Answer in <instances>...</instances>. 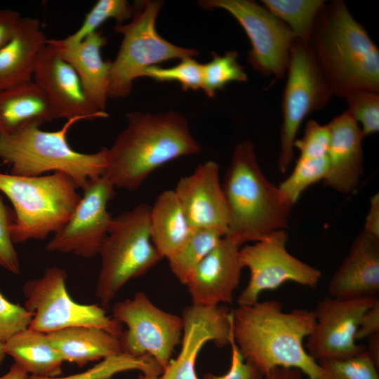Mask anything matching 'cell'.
<instances>
[{"mask_svg": "<svg viewBox=\"0 0 379 379\" xmlns=\"http://www.w3.org/2000/svg\"><path fill=\"white\" fill-rule=\"evenodd\" d=\"M47 335L63 361L79 367L123 352L119 337L97 327H68Z\"/></svg>", "mask_w": 379, "mask_h": 379, "instance_id": "obj_26", "label": "cell"}, {"mask_svg": "<svg viewBox=\"0 0 379 379\" xmlns=\"http://www.w3.org/2000/svg\"><path fill=\"white\" fill-rule=\"evenodd\" d=\"M83 118L67 120L58 131H46L40 126H27L12 133L0 135V160L11 166L10 174L39 176L48 171L69 175L82 190L88 181L103 175L107 166V148L91 153L73 149L67 142L70 128Z\"/></svg>", "mask_w": 379, "mask_h": 379, "instance_id": "obj_5", "label": "cell"}, {"mask_svg": "<svg viewBox=\"0 0 379 379\" xmlns=\"http://www.w3.org/2000/svg\"><path fill=\"white\" fill-rule=\"evenodd\" d=\"M22 18L12 9L0 8V49L11 39Z\"/></svg>", "mask_w": 379, "mask_h": 379, "instance_id": "obj_41", "label": "cell"}, {"mask_svg": "<svg viewBox=\"0 0 379 379\" xmlns=\"http://www.w3.org/2000/svg\"><path fill=\"white\" fill-rule=\"evenodd\" d=\"M33 81L46 96L55 119L109 116L91 103L74 69L47 41L37 56Z\"/></svg>", "mask_w": 379, "mask_h": 379, "instance_id": "obj_17", "label": "cell"}, {"mask_svg": "<svg viewBox=\"0 0 379 379\" xmlns=\"http://www.w3.org/2000/svg\"><path fill=\"white\" fill-rule=\"evenodd\" d=\"M281 102L279 171L284 173L294 157V142L305 119L324 108L333 96L308 42L295 39L291 47Z\"/></svg>", "mask_w": 379, "mask_h": 379, "instance_id": "obj_10", "label": "cell"}, {"mask_svg": "<svg viewBox=\"0 0 379 379\" xmlns=\"http://www.w3.org/2000/svg\"><path fill=\"white\" fill-rule=\"evenodd\" d=\"M29 375L17 364L14 363L9 371L0 376V379H29Z\"/></svg>", "mask_w": 379, "mask_h": 379, "instance_id": "obj_45", "label": "cell"}, {"mask_svg": "<svg viewBox=\"0 0 379 379\" xmlns=\"http://www.w3.org/2000/svg\"><path fill=\"white\" fill-rule=\"evenodd\" d=\"M329 140L327 124L314 120L307 122L302 136L295 140L294 148L299 150L300 156L291 173L278 186L293 204L309 186L326 177Z\"/></svg>", "mask_w": 379, "mask_h": 379, "instance_id": "obj_23", "label": "cell"}, {"mask_svg": "<svg viewBox=\"0 0 379 379\" xmlns=\"http://www.w3.org/2000/svg\"><path fill=\"white\" fill-rule=\"evenodd\" d=\"M262 4L292 31L296 39L308 42L324 0H262Z\"/></svg>", "mask_w": 379, "mask_h": 379, "instance_id": "obj_30", "label": "cell"}, {"mask_svg": "<svg viewBox=\"0 0 379 379\" xmlns=\"http://www.w3.org/2000/svg\"><path fill=\"white\" fill-rule=\"evenodd\" d=\"M78 188L69 175L60 171L39 176L0 173V191L12 203L15 213L13 242L43 240L60 230L81 198Z\"/></svg>", "mask_w": 379, "mask_h": 379, "instance_id": "obj_6", "label": "cell"}, {"mask_svg": "<svg viewBox=\"0 0 379 379\" xmlns=\"http://www.w3.org/2000/svg\"><path fill=\"white\" fill-rule=\"evenodd\" d=\"M140 371L142 374L160 376L164 370L149 355L135 357L121 352L106 357L88 370L65 377L42 378L29 375V379H111L117 373Z\"/></svg>", "mask_w": 379, "mask_h": 379, "instance_id": "obj_31", "label": "cell"}, {"mask_svg": "<svg viewBox=\"0 0 379 379\" xmlns=\"http://www.w3.org/2000/svg\"><path fill=\"white\" fill-rule=\"evenodd\" d=\"M347 111L359 124L364 138L379 131V92L357 90L348 93Z\"/></svg>", "mask_w": 379, "mask_h": 379, "instance_id": "obj_35", "label": "cell"}, {"mask_svg": "<svg viewBox=\"0 0 379 379\" xmlns=\"http://www.w3.org/2000/svg\"><path fill=\"white\" fill-rule=\"evenodd\" d=\"M364 231L379 238V194H375L370 199V206L366 215Z\"/></svg>", "mask_w": 379, "mask_h": 379, "instance_id": "obj_42", "label": "cell"}, {"mask_svg": "<svg viewBox=\"0 0 379 379\" xmlns=\"http://www.w3.org/2000/svg\"><path fill=\"white\" fill-rule=\"evenodd\" d=\"M145 77L158 82H179L184 91L197 90L202 86V64L193 57H186L171 67H149L145 70L142 77Z\"/></svg>", "mask_w": 379, "mask_h": 379, "instance_id": "obj_36", "label": "cell"}, {"mask_svg": "<svg viewBox=\"0 0 379 379\" xmlns=\"http://www.w3.org/2000/svg\"><path fill=\"white\" fill-rule=\"evenodd\" d=\"M236 51H229L220 55L211 53V60L202 64L201 89L209 98H213L217 91L222 90L231 82H246L248 75L238 62Z\"/></svg>", "mask_w": 379, "mask_h": 379, "instance_id": "obj_32", "label": "cell"}, {"mask_svg": "<svg viewBox=\"0 0 379 379\" xmlns=\"http://www.w3.org/2000/svg\"><path fill=\"white\" fill-rule=\"evenodd\" d=\"M379 333V299L361 317L355 338L361 340Z\"/></svg>", "mask_w": 379, "mask_h": 379, "instance_id": "obj_40", "label": "cell"}, {"mask_svg": "<svg viewBox=\"0 0 379 379\" xmlns=\"http://www.w3.org/2000/svg\"><path fill=\"white\" fill-rule=\"evenodd\" d=\"M222 187L229 213L225 237L241 246L288 227L294 204L264 175L251 140L234 147Z\"/></svg>", "mask_w": 379, "mask_h": 379, "instance_id": "obj_4", "label": "cell"}, {"mask_svg": "<svg viewBox=\"0 0 379 379\" xmlns=\"http://www.w3.org/2000/svg\"><path fill=\"white\" fill-rule=\"evenodd\" d=\"M198 4L206 10H225L239 22L251 42L247 61L253 70L272 77L274 80L286 76L290 51L296 38L262 4L252 0H201Z\"/></svg>", "mask_w": 379, "mask_h": 379, "instance_id": "obj_11", "label": "cell"}, {"mask_svg": "<svg viewBox=\"0 0 379 379\" xmlns=\"http://www.w3.org/2000/svg\"><path fill=\"white\" fill-rule=\"evenodd\" d=\"M58 55L77 73L91 103L99 111L105 112L112 60H104L102 48L107 36L97 31L76 44H66L62 39H47Z\"/></svg>", "mask_w": 379, "mask_h": 379, "instance_id": "obj_22", "label": "cell"}, {"mask_svg": "<svg viewBox=\"0 0 379 379\" xmlns=\"http://www.w3.org/2000/svg\"><path fill=\"white\" fill-rule=\"evenodd\" d=\"M262 379H303L302 373L293 368H275L264 375Z\"/></svg>", "mask_w": 379, "mask_h": 379, "instance_id": "obj_43", "label": "cell"}, {"mask_svg": "<svg viewBox=\"0 0 379 379\" xmlns=\"http://www.w3.org/2000/svg\"><path fill=\"white\" fill-rule=\"evenodd\" d=\"M315 323L314 311L284 312L277 300L258 301L232 310L234 341L244 360L263 376L275 368H293L308 379H320L321 367L303 345Z\"/></svg>", "mask_w": 379, "mask_h": 379, "instance_id": "obj_1", "label": "cell"}, {"mask_svg": "<svg viewBox=\"0 0 379 379\" xmlns=\"http://www.w3.org/2000/svg\"><path fill=\"white\" fill-rule=\"evenodd\" d=\"M138 7V1L131 4L126 0H98L86 15L80 27L62 40L69 44L78 43L97 32L107 20H115L117 25L124 24L133 18Z\"/></svg>", "mask_w": 379, "mask_h": 379, "instance_id": "obj_33", "label": "cell"}, {"mask_svg": "<svg viewBox=\"0 0 379 379\" xmlns=\"http://www.w3.org/2000/svg\"><path fill=\"white\" fill-rule=\"evenodd\" d=\"M224 236L218 231L193 229L185 242L166 259L175 277L185 284L199 263Z\"/></svg>", "mask_w": 379, "mask_h": 379, "instance_id": "obj_29", "label": "cell"}, {"mask_svg": "<svg viewBox=\"0 0 379 379\" xmlns=\"http://www.w3.org/2000/svg\"><path fill=\"white\" fill-rule=\"evenodd\" d=\"M67 279L64 269L51 267L41 277L25 283V307L33 315L28 328L49 333L72 326H92L119 338L124 331L122 324L97 304L74 301L67 292Z\"/></svg>", "mask_w": 379, "mask_h": 379, "instance_id": "obj_9", "label": "cell"}, {"mask_svg": "<svg viewBox=\"0 0 379 379\" xmlns=\"http://www.w3.org/2000/svg\"><path fill=\"white\" fill-rule=\"evenodd\" d=\"M14 211L8 206L0 194V266L14 274L20 272L18 253L11 239Z\"/></svg>", "mask_w": 379, "mask_h": 379, "instance_id": "obj_37", "label": "cell"}, {"mask_svg": "<svg viewBox=\"0 0 379 379\" xmlns=\"http://www.w3.org/2000/svg\"><path fill=\"white\" fill-rule=\"evenodd\" d=\"M55 119L46 96L33 80L0 91V135Z\"/></svg>", "mask_w": 379, "mask_h": 379, "instance_id": "obj_25", "label": "cell"}, {"mask_svg": "<svg viewBox=\"0 0 379 379\" xmlns=\"http://www.w3.org/2000/svg\"><path fill=\"white\" fill-rule=\"evenodd\" d=\"M4 343L0 340V366L4 361V358L6 355L4 351Z\"/></svg>", "mask_w": 379, "mask_h": 379, "instance_id": "obj_46", "label": "cell"}, {"mask_svg": "<svg viewBox=\"0 0 379 379\" xmlns=\"http://www.w3.org/2000/svg\"><path fill=\"white\" fill-rule=\"evenodd\" d=\"M286 230L275 231L264 239L240 248L244 267L250 271V279L237 299L239 306L258 301L265 291L275 290L287 281L315 288L321 272L292 255L286 248Z\"/></svg>", "mask_w": 379, "mask_h": 379, "instance_id": "obj_13", "label": "cell"}, {"mask_svg": "<svg viewBox=\"0 0 379 379\" xmlns=\"http://www.w3.org/2000/svg\"><path fill=\"white\" fill-rule=\"evenodd\" d=\"M181 318V349L164 370L161 379H199L196 361L203 346L213 342L222 348L233 338L232 311L223 305L192 304L184 308Z\"/></svg>", "mask_w": 379, "mask_h": 379, "instance_id": "obj_16", "label": "cell"}, {"mask_svg": "<svg viewBox=\"0 0 379 379\" xmlns=\"http://www.w3.org/2000/svg\"><path fill=\"white\" fill-rule=\"evenodd\" d=\"M368 347L366 352L374 361L376 366H379V333L368 336Z\"/></svg>", "mask_w": 379, "mask_h": 379, "instance_id": "obj_44", "label": "cell"}, {"mask_svg": "<svg viewBox=\"0 0 379 379\" xmlns=\"http://www.w3.org/2000/svg\"><path fill=\"white\" fill-rule=\"evenodd\" d=\"M47 39L37 18H22L11 39L0 49V91L33 80L37 56Z\"/></svg>", "mask_w": 379, "mask_h": 379, "instance_id": "obj_24", "label": "cell"}, {"mask_svg": "<svg viewBox=\"0 0 379 379\" xmlns=\"http://www.w3.org/2000/svg\"><path fill=\"white\" fill-rule=\"evenodd\" d=\"M308 44L333 95L379 92V50L343 1L324 4Z\"/></svg>", "mask_w": 379, "mask_h": 379, "instance_id": "obj_3", "label": "cell"}, {"mask_svg": "<svg viewBox=\"0 0 379 379\" xmlns=\"http://www.w3.org/2000/svg\"><path fill=\"white\" fill-rule=\"evenodd\" d=\"M219 172L215 161H206L180 178L174 191L192 229L213 230L225 237L229 213Z\"/></svg>", "mask_w": 379, "mask_h": 379, "instance_id": "obj_18", "label": "cell"}, {"mask_svg": "<svg viewBox=\"0 0 379 379\" xmlns=\"http://www.w3.org/2000/svg\"><path fill=\"white\" fill-rule=\"evenodd\" d=\"M320 379H379L378 367L366 352L342 359H321Z\"/></svg>", "mask_w": 379, "mask_h": 379, "instance_id": "obj_34", "label": "cell"}, {"mask_svg": "<svg viewBox=\"0 0 379 379\" xmlns=\"http://www.w3.org/2000/svg\"><path fill=\"white\" fill-rule=\"evenodd\" d=\"M241 247L233 239L224 237L199 263L185 284L192 304L215 306L232 302L244 268Z\"/></svg>", "mask_w": 379, "mask_h": 379, "instance_id": "obj_19", "label": "cell"}, {"mask_svg": "<svg viewBox=\"0 0 379 379\" xmlns=\"http://www.w3.org/2000/svg\"><path fill=\"white\" fill-rule=\"evenodd\" d=\"M112 317L127 329L119 337L121 350L140 357L149 355L164 370L182 333L181 317L156 306L145 293L115 303Z\"/></svg>", "mask_w": 379, "mask_h": 379, "instance_id": "obj_12", "label": "cell"}, {"mask_svg": "<svg viewBox=\"0 0 379 379\" xmlns=\"http://www.w3.org/2000/svg\"><path fill=\"white\" fill-rule=\"evenodd\" d=\"M230 345L232 349V357L228 371L222 375L206 373L202 379H262L264 376L244 360L233 338Z\"/></svg>", "mask_w": 379, "mask_h": 379, "instance_id": "obj_39", "label": "cell"}, {"mask_svg": "<svg viewBox=\"0 0 379 379\" xmlns=\"http://www.w3.org/2000/svg\"><path fill=\"white\" fill-rule=\"evenodd\" d=\"M138 379H161V375L157 376V375L142 374L138 378Z\"/></svg>", "mask_w": 379, "mask_h": 379, "instance_id": "obj_47", "label": "cell"}, {"mask_svg": "<svg viewBox=\"0 0 379 379\" xmlns=\"http://www.w3.org/2000/svg\"><path fill=\"white\" fill-rule=\"evenodd\" d=\"M115 187L102 176L90 180L66 224L54 234L46 250L91 258L98 254L113 218L107 211Z\"/></svg>", "mask_w": 379, "mask_h": 379, "instance_id": "obj_15", "label": "cell"}, {"mask_svg": "<svg viewBox=\"0 0 379 379\" xmlns=\"http://www.w3.org/2000/svg\"><path fill=\"white\" fill-rule=\"evenodd\" d=\"M126 118V127L107 148L102 175L114 187L135 190L164 164L201 150L187 119L177 111H134Z\"/></svg>", "mask_w": 379, "mask_h": 379, "instance_id": "obj_2", "label": "cell"}, {"mask_svg": "<svg viewBox=\"0 0 379 379\" xmlns=\"http://www.w3.org/2000/svg\"><path fill=\"white\" fill-rule=\"evenodd\" d=\"M327 125L330 134L328 168L324 185L340 193H352L359 187L364 174V136L347 110Z\"/></svg>", "mask_w": 379, "mask_h": 379, "instance_id": "obj_20", "label": "cell"}, {"mask_svg": "<svg viewBox=\"0 0 379 379\" xmlns=\"http://www.w3.org/2000/svg\"><path fill=\"white\" fill-rule=\"evenodd\" d=\"M6 354L31 375L60 377L63 359L50 342L47 333L27 328L4 343Z\"/></svg>", "mask_w": 379, "mask_h": 379, "instance_id": "obj_28", "label": "cell"}, {"mask_svg": "<svg viewBox=\"0 0 379 379\" xmlns=\"http://www.w3.org/2000/svg\"><path fill=\"white\" fill-rule=\"evenodd\" d=\"M150 208L142 203L112 219L98 252L101 265L95 296L102 306H107L128 281L163 258L151 239Z\"/></svg>", "mask_w": 379, "mask_h": 379, "instance_id": "obj_7", "label": "cell"}, {"mask_svg": "<svg viewBox=\"0 0 379 379\" xmlns=\"http://www.w3.org/2000/svg\"><path fill=\"white\" fill-rule=\"evenodd\" d=\"M33 315L25 307L8 301L0 292V340L5 343L28 328Z\"/></svg>", "mask_w": 379, "mask_h": 379, "instance_id": "obj_38", "label": "cell"}, {"mask_svg": "<svg viewBox=\"0 0 379 379\" xmlns=\"http://www.w3.org/2000/svg\"><path fill=\"white\" fill-rule=\"evenodd\" d=\"M378 299L327 296L321 300L314 311V327L305 346L310 356L314 360L342 359L365 351L366 347L356 343L355 335L361 317Z\"/></svg>", "mask_w": 379, "mask_h": 379, "instance_id": "obj_14", "label": "cell"}, {"mask_svg": "<svg viewBox=\"0 0 379 379\" xmlns=\"http://www.w3.org/2000/svg\"><path fill=\"white\" fill-rule=\"evenodd\" d=\"M150 236L162 258H167L192 231L174 190L160 193L150 208Z\"/></svg>", "mask_w": 379, "mask_h": 379, "instance_id": "obj_27", "label": "cell"}, {"mask_svg": "<svg viewBox=\"0 0 379 379\" xmlns=\"http://www.w3.org/2000/svg\"><path fill=\"white\" fill-rule=\"evenodd\" d=\"M328 292L331 297L341 299L378 297L379 238L363 230L360 232L331 277Z\"/></svg>", "mask_w": 379, "mask_h": 379, "instance_id": "obj_21", "label": "cell"}, {"mask_svg": "<svg viewBox=\"0 0 379 379\" xmlns=\"http://www.w3.org/2000/svg\"><path fill=\"white\" fill-rule=\"evenodd\" d=\"M162 4L161 1H139L131 20L114 27L115 32L123 35V39L111 63L108 98L128 96L132 91L133 81L142 77L149 67L199 54L195 49L176 46L159 34L156 20Z\"/></svg>", "mask_w": 379, "mask_h": 379, "instance_id": "obj_8", "label": "cell"}]
</instances>
